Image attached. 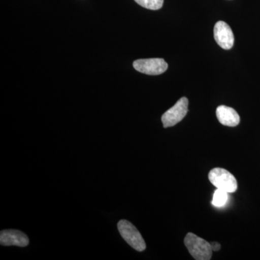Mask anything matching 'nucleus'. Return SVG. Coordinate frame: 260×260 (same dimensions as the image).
Returning <instances> with one entry per match:
<instances>
[{"instance_id": "obj_1", "label": "nucleus", "mask_w": 260, "mask_h": 260, "mask_svg": "<svg viewBox=\"0 0 260 260\" xmlns=\"http://www.w3.org/2000/svg\"><path fill=\"white\" fill-rule=\"evenodd\" d=\"M184 244L191 256L196 260H210L213 255L211 244L193 233H188Z\"/></svg>"}, {"instance_id": "obj_2", "label": "nucleus", "mask_w": 260, "mask_h": 260, "mask_svg": "<svg viewBox=\"0 0 260 260\" xmlns=\"http://www.w3.org/2000/svg\"><path fill=\"white\" fill-rule=\"evenodd\" d=\"M209 180L217 189L227 191L228 193H234L237 190V181L235 177L221 168H215L212 169L208 175Z\"/></svg>"}, {"instance_id": "obj_3", "label": "nucleus", "mask_w": 260, "mask_h": 260, "mask_svg": "<svg viewBox=\"0 0 260 260\" xmlns=\"http://www.w3.org/2000/svg\"><path fill=\"white\" fill-rule=\"evenodd\" d=\"M117 226L121 237L133 249L138 251H143L146 249L144 239L133 223L128 220H121Z\"/></svg>"}, {"instance_id": "obj_4", "label": "nucleus", "mask_w": 260, "mask_h": 260, "mask_svg": "<svg viewBox=\"0 0 260 260\" xmlns=\"http://www.w3.org/2000/svg\"><path fill=\"white\" fill-rule=\"evenodd\" d=\"M188 105V99L186 97H182L174 107L164 113L161 117L164 127H170L180 122L187 114Z\"/></svg>"}, {"instance_id": "obj_5", "label": "nucleus", "mask_w": 260, "mask_h": 260, "mask_svg": "<svg viewBox=\"0 0 260 260\" xmlns=\"http://www.w3.org/2000/svg\"><path fill=\"white\" fill-rule=\"evenodd\" d=\"M133 67L137 71L149 75H160L168 69L167 63L160 58L138 59L133 62Z\"/></svg>"}, {"instance_id": "obj_6", "label": "nucleus", "mask_w": 260, "mask_h": 260, "mask_svg": "<svg viewBox=\"0 0 260 260\" xmlns=\"http://www.w3.org/2000/svg\"><path fill=\"white\" fill-rule=\"evenodd\" d=\"M215 42L223 49H231L234 46V36L232 28L226 23L218 21L214 27Z\"/></svg>"}, {"instance_id": "obj_7", "label": "nucleus", "mask_w": 260, "mask_h": 260, "mask_svg": "<svg viewBox=\"0 0 260 260\" xmlns=\"http://www.w3.org/2000/svg\"><path fill=\"white\" fill-rule=\"evenodd\" d=\"M0 244L3 246H17L25 247L29 244L26 234L17 230H3L0 234Z\"/></svg>"}, {"instance_id": "obj_8", "label": "nucleus", "mask_w": 260, "mask_h": 260, "mask_svg": "<svg viewBox=\"0 0 260 260\" xmlns=\"http://www.w3.org/2000/svg\"><path fill=\"white\" fill-rule=\"evenodd\" d=\"M216 116L219 122L224 126H236L240 122V116L232 107L220 106L217 108Z\"/></svg>"}, {"instance_id": "obj_9", "label": "nucleus", "mask_w": 260, "mask_h": 260, "mask_svg": "<svg viewBox=\"0 0 260 260\" xmlns=\"http://www.w3.org/2000/svg\"><path fill=\"white\" fill-rule=\"evenodd\" d=\"M229 193H228L227 191L217 189L214 192L212 205L213 206L218 207V208L224 206L229 199Z\"/></svg>"}, {"instance_id": "obj_10", "label": "nucleus", "mask_w": 260, "mask_h": 260, "mask_svg": "<svg viewBox=\"0 0 260 260\" xmlns=\"http://www.w3.org/2000/svg\"><path fill=\"white\" fill-rule=\"evenodd\" d=\"M138 5L148 10L160 9L164 5V0H135Z\"/></svg>"}, {"instance_id": "obj_11", "label": "nucleus", "mask_w": 260, "mask_h": 260, "mask_svg": "<svg viewBox=\"0 0 260 260\" xmlns=\"http://www.w3.org/2000/svg\"><path fill=\"white\" fill-rule=\"evenodd\" d=\"M210 244H211L212 249H213V251H218L220 250V247H221V246H220L218 242H212Z\"/></svg>"}]
</instances>
